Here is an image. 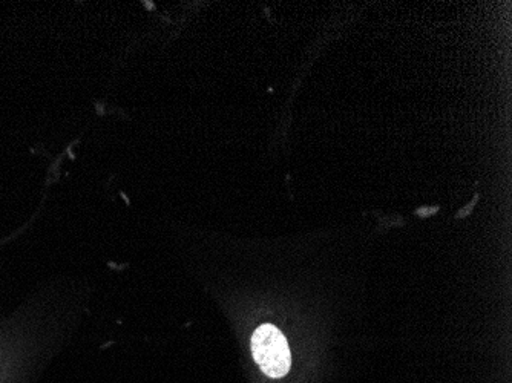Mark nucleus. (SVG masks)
<instances>
[{"mask_svg": "<svg viewBox=\"0 0 512 383\" xmlns=\"http://www.w3.org/2000/svg\"><path fill=\"white\" fill-rule=\"evenodd\" d=\"M252 354L256 364L264 374L273 379H281L290 371L292 354L289 344L275 325L264 324L253 333Z\"/></svg>", "mask_w": 512, "mask_h": 383, "instance_id": "nucleus-1", "label": "nucleus"}]
</instances>
